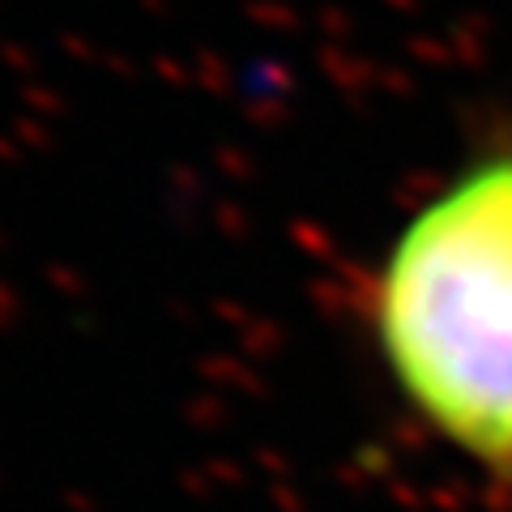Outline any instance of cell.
I'll use <instances>...</instances> for the list:
<instances>
[{
  "label": "cell",
  "instance_id": "obj_1",
  "mask_svg": "<svg viewBox=\"0 0 512 512\" xmlns=\"http://www.w3.org/2000/svg\"><path fill=\"white\" fill-rule=\"evenodd\" d=\"M372 333L406 406L512 487V141L444 180L393 235L372 278Z\"/></svg>",
  "mask_w": 512,
  "mask_h": 512
}]
</instances>
